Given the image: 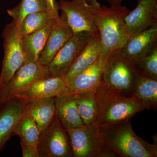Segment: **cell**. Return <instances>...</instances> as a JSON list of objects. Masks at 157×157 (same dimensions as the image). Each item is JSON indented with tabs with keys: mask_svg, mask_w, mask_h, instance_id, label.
I'll list each match as a JSON object with an SVG mask.
<instances>
[{
	"mask_svg": "<svg viewBox=\"0 0 157 157\" xmlns=\"http://www.w3.org/2000/svg\"><path fill=\"white\" fill-rule=\"evenodd\" d=\"M79 115L84 125L95 123L98 114V106L93 91L74 94Z\"/></svg>",
	"mask_w": 157,
	"mask_h": 157,
	"instance_id": "obj_22",
	"label": "cell"
},
{
	"mask_svg": "<svg viewBox=\"0 0 157 157\" xmlns=\"http://www.w3.org/2000/svg\"><path fill=\"white\" fill-rule=\"evenodd\" d=\"M73 34L64 14L62 13L58 19L53 20L45 47L39 57V62L42 64L48 66Z\"/></svg>",
	"mask_w": 157,
	"mask_h": 157,
	"instance_id": "obj_14",
	"label": "cell"
},
{
	"mask_svg": "<svg viewBox=\"0 0 157 157\" xmlns=\"http://www.w3.org/2000/svg\"><path fill=\"white\" fill-rule=\"evenodd\" d=\"M98 127L101 144L113 157L157 156L156 145L136 135L130 120Z\"/></svg>",
	"mask_w": 157,
	"mask_h": 157,
	"instance_id": "obj_1",
	"label": "cell"
},
{
	"mask_svg": "<svg viewBox=\"0 0 157 157\" xmlns=\"http://www.w3.org/2000/svg\"><path fill=\"white\" fill-rule=\"evenodd\" d=\"M92 33L82 31L73 34L48 66L52 76L63 78L87 45Z\"/></svg>",
	"mask_w": 157,
	"mask_h": 157,
	"instance_id": "obj_9",
	"label": "cell"
},
{
	"mask_svg": "<svg viewBox=\"0 0 157 157\" xmlns=\"http://www.w3.org/2000/svg\"><path fill=\"white\" fill-rule=\"evenodd\" d=\"M138 73L134 66L118 52L107 58L102 82L127 95L132 96V88Z\"/></svg>",
	"mask_w": 157,
	"mask_h": 157,
	"instance_id": "obj_7",
	"label": "cell"
},
{
	"mask_svg": "<svg viewBox=\"0 0 157 157\" xmlns=\"http://www.w3.org/2000/svg\"><path fill=\"white\" fill-rule=\"evenodd\" d=\"M130 11L121 5L101 6L96 12L94 23L101 37L100 56L107 59L110 55L119 52L126 43L130 36L125 18Z\"/></svg>",
	"mask_w": 157,
	"mask_h": 157,
	"instance_id": "obj_3",
	"label": "cell"
},
{
	"mask_svg": "<svg viewBox=\"0 0 157 157\" xmlns=\"http://www.w3.org/2000/svg\"><path fill=\"white\" fill-rule=\"evenodd\" d=\"M29 103L14 96H10L0 109V151L14 135L17 121L27 108Z\"/></svg>",
	"mask_w": 157,
	"mask_h": 157,
	"instance_id": "obj_13",
	"label": "cell"
},
{
	"mask_svg": "<svg viewBox=\"0 0 157 157\" xmlns=\"http://www.w3.org/2000/svg\"><path fill=\"white\" fill-rule=\"evenodd\" d=\"M134 10L125 18L129 36H132L157 25V0H137Z\"/></svg>",
	"mask_w": 157,
	"mask_h": 157,
	"instance_id": "obj_11",
	"label": "cell"
},
{
	"mask_svg": "<svg viewBox=\"0 0 157 157\" xmlns=\"http://www.w3.org/2000/svg\"><path fill=\"white\" fill-rule=\"evenodd\" d=\"M101 37L98 30L93 32L86 46L63 78L66 85L73 76L87 69L97 61L101 52Z\"/></svg>",
	"mask_w": 157,
	"mask_h": 157,
	"instance_id": "obj_18",
	"label": "cell"
},
{
	"mask_svg": "<svg viewBox=\"0 0 157 157\" xmlns=\"http://www.w3.org/2000/svg\"><path fill=\"white\" fill-rule=\"evenodd\" d=\"M53 21L52 20L39 30L21 37L22 47L27 61L39 60L50 33Z\"/></svg>",
	"mask_w": 157,
	"mask_h": 157,
	"instance_id": "obj_21",
	"label": "cell"
},
{
	"mask_svg": "<svg viewBox=\"0 0 157 157\" xmlns=\"http://www.w3.org/2000/svg\"><path fill=\"white\" fill-rule=\"evenodd\" d=\"M14 135L19 136L20 140L26 143L38 146L40 134L35 121L26 109L16 124Z\"/></svg>",
	"mask_w": 157,
	"mask_h": 157,
	"instance_id": "obj_23",
	"label": "cell"
},
{
	"mask_svg": "<svg viewBox=\"0 0 157 157\" xmlns=\"http://www.w3.org/2000/svg\"><path fill=\"white\" fill-rule=\"evenodd\" d=\"M48 4V12L52 16L53 20L58 19L59 11L60 10L59 5L56 0H46Z\"/></svg>",
	"mask_w": 157,
	"mask_h": 157,
	"instance_id": "obj_28",
	"label": "cell"
},
{
	"mask_svg": "<svg viewBox=\"0 0 157 157\" xmlns=\"http://www.w3.org/2000/svg\"><path fill=\"white\" fill-rule=\"evenodd\" d=\"M107 59L100 56L93 65L73 76L67 84L69 92L76 94L87 91H94L102 82Z\"/></svg>",
	"mask_w": 157,
	"mask_h": 157,
	"instance_id": "obj_16",
	"label": "cell"
},
{
	"mask_svg": "<svg viewBox=\"0 0 157 157\" xmlns=\"http://www.w3.org/2000/svg\"><path fill=\"white\" fill-rule=\"evenodd\" d=\"M4 56L0 73V82L7 85L17 70L27 61L18 26L12 21L3 33Z\"/></svg>",
	"mask_w": 157,
	"mask_h": 157,
	"instance_id": "obj_4",
	"label": "cell"
},
{
	"mask_svg": "<svg viewBox=\"0 0 157 157\" xmlns=\"http://www.w3.org/2000/svg\"><path fill=\"white\" fill-rule=\"evenodd\" d=\"M73 157H109L113 155L103 146L95 123L67 129Z\"/></svg>",
	"mask_w": 157,
	"mask_h": 157,
	"instance_id": "obj_5",
	"label": "cell"
},
{
	"mask_svg": "<svg viewBox=\"0 0 157 157\" xmlns=\"http://www.w3.org/2000/svg\"><path fill=\"white\" fill-rule=\"evenodd\" d=\"M38 148L40 157H73L67 133L56 116L40 134Z\"/></svg>",
	"mask_w": 157,
	"mask_h": 157,
	"instance_id": "obj_8",
	"label": "cell"
},
{
	"mask_svg": "<svg viewBox=\"0 0 157 157\" xmlns=\"http://www.w3.org/2000/svg\"><path fill=\"white\" fill-rule=\"evenodd\" d=\"M44 11L48 12L46 0H21L16 7L7 10V12L13 18V21L19 26L27 15Z\"/></svg>",
	"mask_w": 157,
	"mask_h": 157,
	"instance_id": "obj_24",
	"label": "cell"
},
{
	"mask_svg": "<svg viewBox=\"0 0 157 157\" xmlns=\"http://www.w3.org/2000/svg\"><path fill=\"white\" fill-rule=\"evenodd\" d=\"M157 48V25L131 36L119 53L132 65L136 64Z\"/></svg>",
	"mask_w": 157,
	"mask_h": 157,
	"instance_id": "obj_10",
	"label": "cell"
},
{
	"mask_svg": "<svg viewBox=\"0 0 157 157\" xmlns=\"http://www.w3.org/2000/svg\"><path fill=\"white\" fill-rule=\"evenodd\" d=\"M131 95L141 101L146 109L156 110L157 79L138 73Z\"/></svg>",
	"mask_w": 157,
	"mask_h": 157,
	"instance_id": "obj_20",
	"label": "cell"
},
{
	"mask_svg": "<svg viewBox=\"0 0 157 157\" xmlns=\"http://www.w3.org/2000/svg\"><path fill=\"white\" fill-rule=\"evenodd\" d=\"M60 10L74 33L97 30L94 18L101 5L98 0H60Z\"/></svg>",
	"mask_w": 157,
	"mask_h": 157,
	"instance_id": "obj_6",
	"label": "cell"
},
{
	"mask_svg": "<svg viewBox=\"0 0 157 157\" xmlns=\"http://www.w3.org/2000/svg\"><path fill=\"white\" fill-rule=\"evenodd\" d=\"M22 148V157H40L37 145L26 143L20 140Z\"/></svg>",
	"mask_w": 157,
	"mask_h": 157,
	"instance_id": "obj_27",
	"label": "cell"
},
{
	"mask_svg": "<svg viewBox=\"0 0 157 157\" xmlns=\"http://www.w3.org/2000/svg\"><path fill=\"white\" fill-rule=\"evenodd\" d=\"M51 76L48 66L42 64L39 60L35 62L26 61L6 85L9 97L25 89L41 79Z\"/></svg>",
	"mask_w": 157,
	"mask_h": 157,
	"instance_id": "obj_12",
	"label": "cell"
},
{
	"mask_svg": "<svg viewBox=\"0 0 157 157\" xmlns=\"http://www.w3.org/2000/svg\"><path fill=\"white\" fill-rule=\"evenodd\" d=\"M26 111L35 121L41 134L48 128L56 117L54 98L32 101L29 103Z\"/></svg>",
	"mask_w": 157,
	"mask_h": 157,
	"instance_id": "obj_19",
	"label": "cell"
},
{
	"mask_svg": "<svg viewBox=\"0 0 157 157\" xmlns=\"http://www.w3.org/2000/svg\"><path fill=\"white\" fill-rule=\"evenodd\" d=\"M98 103V126L130 120L146 109L144 104L132 96H128L102 82L94 91Z\"/></svg>",
	"mask_w": 157,
	"mask_h": 157,
	"instance_id": "obj_2",
	"label": "cell"
},
{
	"mask_svg": "<svg viewBox=\"0 0 157 157\" xmlns=\"http://www.w3.org/2000/svg\"><path fill=\"white\" fill-rule=\"evenodd\" d=\"M8 97L9 94L6 86L0 82V109Z\"/></svg>",
	"mask_w": 157,
	"mask_h": 157,
	"instance_id": "obj_29",
	"label": "cell"
},
{
	"mask_svg": "<svg viewBox=\"0 0 157 157\" xmlns=\"http://www.w3.org/2000/svg\"><path fill=\"white\" fill-rule=\"evenodd\" d=\"M124 0H107L108 2L110 4V6H118L121 5Z\"/></svg>",
	"mask_w": 157,
	"mask_h": 157,
	"instance_id": "obj_30",
	"label": "cell"
},
{
	"mask_svg": "<svg viewBox=\"0 0 157 157\" xmlns=\"http://www.w3.org/2000/svg\"><path fill=\"white\" fill-rule=\"evenodd\" d=\"M69 92L63 78L60 76H51L41 79L25 89L13 95L29 103L43 98H55Z\"/></svg>",
	"mask_w": 157,
	"mask_h": 157,
	"instance_id": "obj_15",
	"label": "cell"
},
{
	"mask_svg": "<svg viewBox=\"0 0 157 157\" xmlns=\"http://www.w3.org/2000/svg\"><path fill=\"white\" fill-rule=\"evenodd\" d=\"M52 20V16L47 11L29 14L24 17L20 25L19 31L21 37L40 29Z\"/></svg>",
	"mask_w": 157,
	"mask_h": 157,
	"instance_id": "obj_25",
	"label": "cell"
},
{
	"mask_svg": "<svg viewBox=\"0 0 157 157\" xmlns=\"http://www.w3.org/2000/svg\"><path fill=\"white\" fill-rule=\"evenodd\" d=\"M56 114L67 129L84 125L78 112L74 94L68 92L54 98Z\"/></svg>",
	"mask_w": 157,
	"mask_h": 157,
	"instance_id": "obj_17",
	"label": "cell"
},
{
	"mask_svg": "<svg viewBox=\"0 0 157 157\" xmlns=\"http://www.w3.org/2000/svg\"><path fill=\"white\" fill-rule=\"evenodd\" d=\"M133 66L138 73L157 79V48Z\"/></svg>",
	"mask_w": 157,
	"mask_h": 157,
	"instance_id": "obj_26",
	"label": "cell"
}]
</instances>
